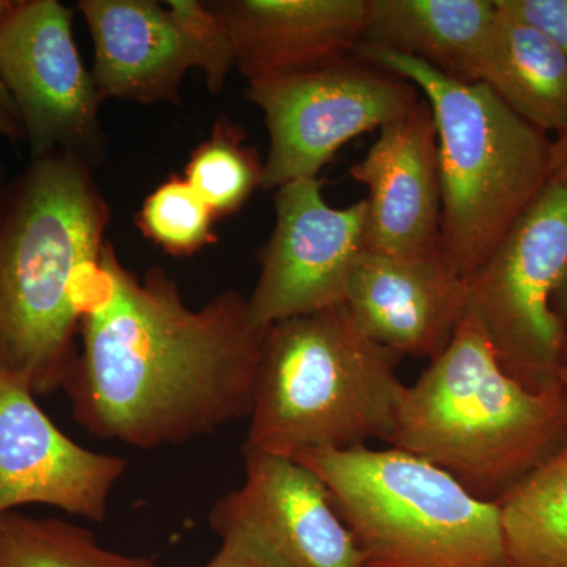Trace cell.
Returning a JSON list of instances; mask_svg holds the SVG:
<instances>
[{"mask_svg":"<svg viewBox=\"0 0 567 567\" xmlns=\"http://www.w3.org/2000/svg\"><path fill=\"white\" fill-rule=\"evenodd\" d=\"M265 328L227 290L199 309L162 268L136 276L104 245L63 390L89 434L140 450L183 445L251 415Z\"/></svg>","mask_w":567,"mask_h":567,"instance_id":"obj_1","label":"cell"},{"mask_svg":"<svg viewBox=\"0 0 567 567\" xmlns=\"http://www.w3.org/2000/svg\"><path fill=\"white\" fill-rule=\"evenodd\" d=\"M111 223L91 171L54 152L0 189V374L35 395L63 390Z\"/></svg>","mask_w":567,"mask_h":567,"instance_id":"obj_2","label":"cell"},{"mask_svg":"<svg viewBox=\"0 0 567 567\" xmlns=\"http://www.w3.org/2000/svg\"><path fill=\"white\" fill-rule=\"evenodd\" d=\"M566 440L561 383L522 385L466 311L446 349L402 391L388 446L439 466L476 498L498 503Z\"/></svg>","mask_w":567,"mask_h":567,"instance_id":"obj_3","label":"cell"},{"mask_svg":"<svg viewBox=\"0 0 567 567\" xmlns=\"http://www.w3.org/2000/svg\"><path fill=\"white\" fill-rule=\"evenodd\" d=\"M402 358L377 344L346 305L265 328L245 445L297 457L390 443Z\"/></svg>","mask_w":567,"mask_h":567,"instance_id":"obj_4","label":"cell"},{"mask_svg":"<svg viewBox=\"0 0 567 567\" xmlns=\"http://www.w3.org/2000/svg\"><path fill=\"white\" fill-rule=\"evenodd\" d=\"M353 58L415 85L439 145L440 249L464 281L550 181L551 141L481 82L443 76L409 55L358 44Z\"/></svg>","mask_w":567,"mask_h":567,"instance_id":"obj_5","label":"cell"},{"mask_svg":"<svg viewBox=\"0 0 567 567\" xmlns=\"http://www.w3.org/2000/svg\"><path fill=\"white\" fill-rule=\"evenodd\" d=\"M293 461L330 491L363 567H507L498 503L423 458L361 446Z\"/></svg>","mask_w":567,"mask_h":567,"instance_id":"obj_6","label":"cell"},{"mask_svg":"<svg viewBox=\"0 0 567 567\" xmlns=\"http://www.w3.org/2000/svg\"><path fill=\"white\" fill-rule=\"evenodd\" d=\"M566 276L567 182L550 178L466 281L468 311L507 374L529 390L558 383L567 322L554 298Z\"/></svg>","mask_w":567,"mask_h":567,"instance_id":"obj_7","label":"cell"},{"mask_svg":"<svg viewBox=\"0 0 567 567\" xmlns=\"http://www.w3.org/2000/svg\"><path fill=\"white\" fill-rule=\"evenodd\" d=\"M245 95L262 112L270 136L264 189L319 178L346 144L404 117L423 96L398 74L357 58L249 81Z\"/></svg>","mask_w":567,"mask_h":567,"instance_id":"obj_8","label":"cell"},{"mask_svg":"<svg viewBox=\"0 0 567 567\" xmlns=\"http://www.w3.org/2000/svg\"><path fill=\"white\" fill-rule=\"evenodd\" d=\"M0 76L32 158L103 147L102 99L73 37V10L58 0L18 2L0 31Z\"/></svg>","mask_w":567,"mask_h":567,"instance_id":"obj_9","label":"cell"},{"mask_svg":"<svg viewBox=\"0 0 567 567\" xmlns=\"http://www.w3.org/2000/svg\"><path fill=\"white\" fill-rule=\"evenodd\" d=\"M245 483L213 506L227 546L275 567H363V555L322 480L290 457L244 445Z\"/></svg>","mask_w":567,"mask_h":567,"instance_id":"obj_10","label":"cell"},{"mask_svg":"<svg viewBox=\"0 0 567 567\" xmlns=\"http://www.w3.org/2000/svg\"><path fill=\"white\" fill-rule=\"evenodd\" d=\"M276 223L259 254L260 274L248 312L267 328L342 305L347 284L365 251V200L331 207L319 178L276 189Z\"/></svg>","mask_w":567,"mask_h":567,"instance_id":"obj_11","label":"cell"},{"mask_svg":"<svg viewBox=\"0 0 567 567\" xmlns=\"http://www.w3.org/2000/svg\"><path fill=\"white\" fill-rule=\"evenodd\" d=\"M126 465L71 440L24 383L0 374V516L44 505L103 522Z\"/></svg>","mask_w":567,"mask_h":567,"instance_id":"obj_12","label":"cell"},{"mask_svg":"<svg viewBox=\"0 0 567 567\" xmlns=\"http://www.w3.org/2000/svg\"><path fill=\"white\" fill-rule=\"evenodd\" d=\"M350 177L368 188L365 251L443 256L439 145L434 115L424 96L409 114L380 130Z\"/></svg>","mask_w":567,"mask_h":567,"instance_id":"obj_13","label":"cell"},{"mask_svg":"<svg viewBox=\"0 0 567 567\" xmlns=\"http://www.w3.org/2000/svg\"><path fill=\"white\" fill-rule=\"evenodd\" d=\"M354 323L399 357L435 360L468 311L466 282L443 256L364 251L346 290Z\"/></svg>","mask_w":567,"mask_h":567,"instance_id":"obj_14","label":"cell"},{"mask_svg":"<svg viewBox=\"0 0 567 567\" xmlns=\"http://www.w3.org/2000/svg\"><path fill=\"white\" fill-rule=\"evenodd\" d=\"M233 39L246 81L322 69L353 58L369 0H221L208 2Z\"/></svg>","mask_w":567,"mask_h":567,"instance_id":"obj_15","label":"cell"},{"mask_svg":"<svg viewBox=\"0 0 567 567\" xmlns=\"http://www.w3.org/2000/svg\"><path fill=\"white\" fill-rule=\"evenodd\" d=\"M91 31L92 76L102 102L178 103L196 55L167 7L153 0H81Z\"/></svg>","mask_w":567,"mask_h":567,"instance_id":"obj_16","label":"cell"},{"mask_svg":"<svg viewBox=\"0 0 567 567\" xmlns=\"http://www.w3.org/2000/svg\"><path fill=\"white\" fill-rule=\"evenodd\" d=\"M495 0H369L360 44L409 55L461 82H480Z\"/></svg>","mask_w":567,"mask_h":567,"instance_id":"obj_17","label":"cell"},{"mask_svg":"<svg viewBox=\"0 0 567 567\" xmlns=\"http://www.w3.org/2000/svg\"><path fill=\"white\" fill-rule=\"evenodd\" d=\"M480 82L540 132L558 136L567 128V59L543 33L499 9Z\"/></svg>","mask_w":567,"mask_h":567,"instance_id":"obj_18","label":"cell"},{"mask_svg":"<svg viewBox=\"0 0 567 567\" xmlns=\"http://www.w3.org/2000/svg\"><path fill=\"white\" fill-rule=\"evenodd\" d=\"M498 507L507 567H567V440Z\"/></svg>","mask_w":567,"mask_h":567,"instance_id":"obj_19","label":"cell"},{"mask_svg":"<svg viewBox=\"0 0 567 567\" xmlns=\"http://www.w3.org/2000/svg\"><path fill=\"white\" fill-rule=\"evenodd\" d=\"M0 567H155V558L104 548L91 529L62 518L0 516Z\"/></svg>","mask_w":567,"mask_h":567,"instance_id":"obj_20","label":"cell"},{"mask_svg":"<svg viewBox=\"0 0 567 567\" xmlns=\"http://www.w3.org/2000/svg\"><path fill=\"white\" fill-rule=\"evenodd\" d=\"M262 177L259 153L246 145L245 130L227 117L215 122L210 137L194 148L185 169V181L216 219L240 210L262 186Z\"/></svg>","mask_w":567,"mask_h":567,"instance_id":"obj_21","label":"cell"},{"mask_svg":"<svg viewBox=\"0 0 567 567\" xmlns=\"http://www.w3.org/2000/svg\"><path fill=\"white\" fill-rule=\"evenodd\" d=\"M216 216L185 177L167 178L153 189L136 216V226L152 244L174 257L194 256L218 244Z\"/></svg>","mask_w":567,"mask_h":567,"instance_id":"obj_22","label":"cell"},{"mask_svg":"<svg viewBox=\"0 0 567 567\" xmlns=\"http://www.w3.org/2000/svg\"><path fill=\"white\" fill-rule=\"evenodd\" d=\"M166 6L192 44L197 69L203 70L208 91L221 92L235 66L233 39L221 18L208 2L169 0Z\"/></svg>","mask_w":567,"mask_h":567,"instance_id":"obj_23","label":"cell"},{"mask_svg":"<svg viewBox=\"0 0 567 567\" xmlns=\"http://www.w3.org/2000/svg\"><path fill=\"white\" fill-rule=\"evenodd\" d=\"M503 13L532 25L567 59V0H495Z\"/></svg>","mask_w":567,"mask_h":567,"instance_id":"obj_24","label":"cell"},{"mask_svg":"<svg viewBox=\"0 0 567 567\" xmlns=\"http://www.w3.org/2000/svg\"><path fill=\"white\" fill-rule=\"evenodd\" d=\"M205 567H275L244 548L223 544L218 554Z\"/></svg>","mask_w":567,"mask_h":567,"instance_id":"obj_25","label":"cell"},{"mask_svg":"<svg viewBox=\"0 0 567 567\" xmlns=\"http://www.w3.org/2000/svg\"><path fill=\"white\" fill-rule=\"evenodd\" d=\"M550 178L567 182V128L551 141Z\"/></svg>","mask_w":567,"mask_h":567,"instance_id":"obj_26","label":"cell"},{"mask_svg":"<svg viewBox=\"0 0 567 567\" xmlns=\"http://www.w3.org/2000/svg\"><path fill=\"white\" fill-rule=\"evenodd\" d=\"M554 308L567 322V276L565 281L561 282V286L558 287L557 293H555ZM558 382L561 383L563 390H565L567 394V350L561 369H559Z\"/></svg>","mask_w":567,"mask_h":567,"instance_id":"obj_27","label":"cell"},{"mask_svg":"<svg viewBox=\"0 0 567 567\" xmlns=\"http://www.w3.org/2000/svg\"><path fill=\"white\" fill-rule=\"evenodd\" d=\"M0 136L11 141L24 140L20 121L3 110H0Z\"/></svg>","mask_w":567,"mask_h":567,"instance_id":"obj_28","label":"cell"},{"mask_svg":"<svg viewBox=\"0 0 567 567\" xmlns=\"http://www.w3.org/2000/svg\"><path fill=\"white\" fill-rule=\"evenodd\" d=\"M0 110L10 112L11 115L18 118L17 107H14L13 100H11L10 93L7 91L6 84H3L2 76H0Z\"/></svg>","mask_w":567,"mask_h":567,"instance_id":"obj_29","label":"cell"},{"mask_svg":"<svg viewBox=\"0 0 567 567\" xmlns=\"http://www.w3.org/2000/svg\"><path fill=\"white\" fill-rule=\"evenodd\" d=\"M18 2H10V0H0V31H2L6 22L9 21L11 13H13L14 7Z\"/></svg>","mask_w":567,"mask_h":567,"instance_id":"obj_30","label":"cell"},{"mask_svg":"<svg viewBox=\"0 0 567 567\" xmlns=\"http://www.w3.org/2000/svg\"><path fill=\"white\" fill-rule=\"evenodd\" d=\"M3 188V169L2 166H0V189Z\"/></svg>","mask_w":567,"mask_h":567,"instance_id":"obj_31","label":"cell"}]
</instances>
